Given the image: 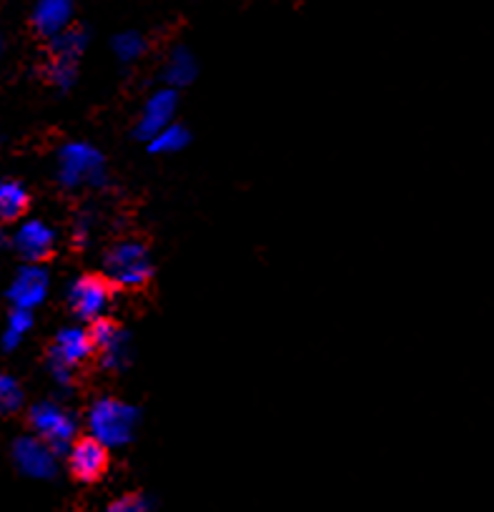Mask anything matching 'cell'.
Here are the masks:
<instances>
[{"mask_svg":"<svg viewBox=\"0 0 494 512\" xmlns=\"http://www.w3.org/2000/svg\"><path fill=\"white\" fill-rule=\"evenodd\" d=\"M86 435L101 442L108 450H123L136 437L138 425H141V410L121 397L103 395L88 405L86 417Z\"/></svg>","mask_w":494,"mask_h":512,"instance_id":"1","label":"cell"},{"mask_svg":"<svg viewBox=\"0 0 494 512\" xmlns=\"http://www.w3.org/2000/svg\"><path fill=\"white\" fill-rule=\"evenodd\" d=\"M56 181L66 191L106 189V156L91 141H66L56 154Z\"/></svg>","mask_w":494,"mask_h":512,"instance_id":"2","label":"cell"},{"mask_svg":"<svg viewBox=\"0 0 494 512\" xmlns=\"http://www.w3.org/2000/svg\"><path fill=\"white\" fill-rule=\"evenodd\" d=\"M103 277L113 289L138 292L146 289L153 279V259L141 239H121L111 244L103 254Z\"/></svg>","mask_w":494,"mask_h":512,"instance_id":"3","label":"cell"},{"mask_svg":"<svg viewBox=\"0 0 494 512\" xmlns=\"http://www.w3.org/2000/svg\"><path fill=\"white\" fill-rule=\"evenodd\" d=\"M28 430L43 442L53 447L61 457L68 455L78 435V417L73 415L71 407L61 405L56 400H38L26 410Z\"/></svg>","mask_w":494,"mask_h":512,"instance_id":"4","label":"cell"},{"mask_svg":"<svg viewBox=\"0 0 494 512\" xmlns=\"http://www.w3.org/2000/svg\"><path fill=\"white\" fill-rule=\"evenodd\" d=\"M113 287L103 274H81L66 289V304L78 322L96 324L108 317Z\"/></svg>","mask_w":494,"mask_h":512,"instance_id":"5","label":"cell"},{"mask_svg":"<svg viewBox=\"0 0 494 512\" xmlns=\"http://www.w3.org/2000/svg\"><path fill=\"white\" fill-rule=\"evenodd\" d=\"M11 460L16 470L31 480H53L61 470V455L33 432L18 435L11 442Z\"/></svg>","mask_w":494,"mask_h":512,"instance_id":"6","label":"cell"},{"mask_svg":"<svg viewBox=\"0 0 494 512\" xmlns=\"http://www.w3.org/2000/svg\"><path fill=\"white\" fill-rule=\"evenodd\" d=\"M11 249L23 259V264H41L53 254L58 244V234L46 219L38 216H26L18 221L8 239Z\"/></svg>","mask_w":494,"mask_h":512,"instance_id":"7","label":"cell"},{"mask_svg":"<svg viewBox=\"0 0 494 512\" xmlns=\"http://www.w3.org/2000/svg\"><path fill=\"white\" fill-rule=\"evenodd\" d=\"M176 108H179V91L174 88H156L146 96L141 111H138L136 123H133V136L143 144L161 134L163 128H169L176 123Z\"/></svg>","mask_w":494,"mask_h":512,"instance_id":"8","label":"cell"},{"mask_svg":"<svg viewBox=\"0 0 494 512\" xmlns=\"http://www.w3.org/2000/svg\"><path fill=\"white\" fill-rule=\"evenodd\" d=\"M93 342H96V359L106 372H121L131 362V332L116 319L106 317L91 324Z\"/></svg>","mask_w":494,"mask_h":512,"instance_id":"9","label":"cell"},{"mask_svg":"<svg viewBox=\"0 0 494 512\" xmlns=\"http://www.w3.org/2000/svg\"><path fill=\"white\" fill-rule=\"evenodd\" d=\"M51 292V274L43 264H21L13 274L11 284L6 289V297L11 309H28L33 312L41 307Z\"/></svg>","mask_w":494,"mask_h":512,"instance_id":"10","label":"cell"},{"mask_svg":"<svg viewBox=\"0 0 494 512\" xmlns=\"http://www.w3.org/2000/svg\"><path fill=\"white\" fill-rule=\"evenodd\" d=\"M93 357H96V342H93L91 327H83V324H71V327L58 329L46 354V359L66 364L71 369L83 367Z\"/></svg>","mask_w":494,"mask_h":512,"instance_id":"11","label":"cell"},{"mask_svg":"<svg viewBox=\"0 0 494 512\" xmlns=\"http://www.w3.org/2000/svg\"><path fill=\"white\" fill-rule=\"evenodd\" d=\"M108 457H111V450H108V447H103L101 442L93 440L91 435H81L76 440V445L68 450L66 465L68 472H71L78 482L91 485V482L101 480L108 472Z\"/></svg>","mask_w":494,"mask_h":512,"instance_id":"12","label":"cell"},{"mask_svg":"<svg viewBox=\"0 0 494 512\" xmlns=\"http://www.w3.org/2000/svg\"><path fill=\"white\" fill-rule=\"evenodd\" d=\"M76 18V8H73L71 0H38L36 6L31 8V28L46 41H53L61 33H66L68 28H73Z\"/></svg>","mask_w":494,"mask_h":512,"instance_id":"13","label":"cell"},{"mask_svg":"<svg viewBox=\"0 0 494 512\" xmlns=\"http://www.w3.org/2000/svg\"><path fill=\"white\" fill-rule=\"evenodd\" d=\"M196 76H199V63H196L194 51L189 46H184V43L171 46L169 53H166V61L161 66L163 86L179 91V88L191 86L196 81Z\"/></svg>","mask_w":494,"mask_h":512,"instance_id":"14","label":"cell"},{"mask_svg":"<svg viewBox=\"0 0 494 512\" xmlns=\"http://www.w3.org/2000/svg\"><path fill=\"white\" fill-rule=\"evenodd\" d=\"M31 206V194L18 179H3L0 184V219L6 224H18Z\"/></svg>","mask_w":494,"mask_h":512,"instance_id":"15","label":"cell"},{"mask_svg":"<svg viewBox=\"0 0 494 512\" xmlns=\"http://www.w3.org/2000/svg\"><path fill=\"white\" fill-rule=\"evenodd\" d=\"M86 48H88V31L81 26L68 28L66 33H61L58 38L48 41V53H51V58H58V61L78 63V58L86 53Z\"/></svg>","mask_w":494,"mask_h":512,"instance_id":"16","label":"cell"},{"mask_svg":"<svg viewBox=\"0 0 494 512\" xmlns=\"http://www.w3.org/2000/svg\"><path fill=\"white\" fill-rule=\"evenodd\" d=\"M189 144H191V131L184 126V123L176 121L171 123L169 128H163L161 134L153 136V139L146 144V149L148 154L153 156H171L184 151Z\"/></svg>","mask_w":494,"mask_h":512,"instance_id":"17","label":"cell"},{"mask_svg":"<svg viewBox=\"0 0 494 512\" xmlns=\"http://www.w3.org/2000/svg\"><path fill=\"white\" fill-rule=\"evenodd\" d=\"M111 51L116 56V61L136 63L148 53V38L141 31H136V28H128V31H121L113 36Z\"/></svg>","mask_w":494,"mask_h":512,"instance_id":"18","label":"cell"},{"mask_svg":"<svg viewBox=\"0 0 494 512\" xmlns=\"http://www.w3.org/2000/svg\"><path fill=\"white\" fill-rule=\"evenodd\" d=\"M33 312L28 309H11L6 319V329H3V352H16L21 347L23 337L33 329Z\"/></svg>","mask_w":494,"mask_h":512,"instance_id":"19","label":"cell"},{"mask_svg":"<svg viewBox=\"0 0 494 512\" xmlns=\"http://www.w3.org/2000/svg\"><path fill=\"white\" fill-rule=\"evenodd\" d=\"M26 407V390L11 372L0 374V410L3 415H16Z\"/></svg>","mask_w":494,"mask_h":512,"instance_id":"20","label":"cell"},{"mask_svg":"<svg viewBox=\"0 0 494 512\" xmlns=\"http://www.w3.org/2000/svg\"><path fill=\"white\" fill-rule=\"evenodd\" d=\"M43 76H46L48 86H53L56 91H61V93H68L78 81V63L51 58V61L46 63V71H43Z\"/></svg>","mask_w":494,"mask_h":512,"instance_id":"21","label":"cell"},{"mask_svg":"<svg viewBox=\"0 0 494 512\" xmlns=\"http://www.w3.org/2000/svg\"><path fill=\"white\" fill-rule=\"evenodd\" d=\"M106 512H151V500L143 492H123L108 502Z\"/></svg>","mask_w":494,"mask_h":512,"instance_id":"22","label":"cell"},{"mask_svg":"<svg viewBox=\"0 0 494 512\" xmlns=\"http://www.w3.org/2000/svg\"><path fill=\"white\" fill-rule=\"evenodd\" d=\"M93 229H96V214L91 209L78 211L71 224V241L76 246H88L93 239Z\"/></svg>","mask_w":494,"mask_h":512,"instance_id":"23","label":"cell"},{"mask_svg":"<svg viewBox=\"0 0 494 512\" xmlns=\"http://www.w3.org/2000/svg\"><path fill=\"white\" fill-rule=\"evenodd\" d=\"M46 369H48V377L53 379V384H56L61 392H68L73 387V382H76V369L66 367V364L46 359Z\"/></svg>","mask_w":494,"mask_h":512,"instance_id":"24","label":"cell"}]
</instances>
